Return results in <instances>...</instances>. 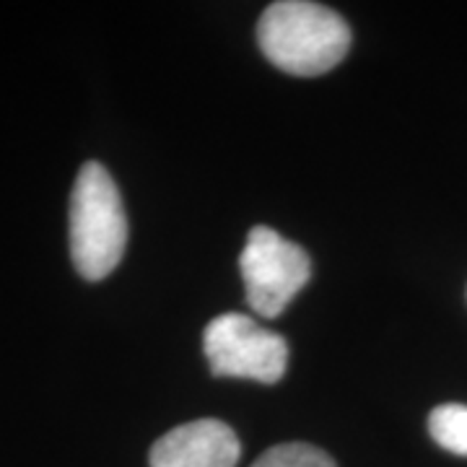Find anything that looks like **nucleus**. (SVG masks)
Listing matches in <instances>:
<instances>
[{
    "instance_id": "nucleus-1",
    "label": "nucleus",
    "mask_w": 467,
    "mask_h": 467,
    "mask_svg": "<svg viewBox=\"0 0 467 467\" xmlns=\"http://www.w3.org/2000/svg\"><path fill=\"white\" fill-rule=\"evenodd\" d=\"M257 45L275 67L291 76H322L350 47L346 18L309 0L267 5L257 24Z\"/></svg>"
},
{
    "instance_id": "nucleus-2",
    "label": "nucleus",
    "mask_w": 467,
    "mask_h": 467,
    "mask_svg": "<svg viewBox=\"0 0 467 467\" xmlns=\"http://www.w3.org/2000/svg\"><path fill=\"white\" fill-rule=\"evenodd\" d=\"M128 247V216L115 180L86 161L70 192V254L86 281L107 278Z\"/></svg>"
},
{
    "instance_id": "nucleus-3",
    "label": "nucleus",
    "mask_w": 467,
    "mask_h": 467,
    "mask_svg": "<svg viewBox=\"0 0 467 467\" xmlns=\"http://www.w3.org/2000/svg\"><path fill=\"white\" fill-rule=\"evenodd\" d=\"M247 304L260 317H278L312 278V260L270 226H254L239 257Z\"/></svg>"
},
{
    "instance_id": "nucleus-4",
    "label": "nucleus",
    "mask_w": 467,
    "mask_h": 467,
    "mask_svg": "<svg viewBox=\"0 0 467 467\" xmlns=\"http://www.w3.org/2000/svg\"><path fill=\"white\" fill-rule=\"evenodd\" d=\"M202 348L213 377L275 384L284 379L288 367V343L284 335L265 330L239 312L211 319L202 333Z\"/></svg>"
},
{
    "instance_id": "nucleus-5",
    "label": "nucleus",
    "mask_w": 467,
    "mask_h": 467,
    "mask_svg": "<svg viewBox=\"0 0 467 467\" xmlns=\"http://www.w3.org/2000/svg\"><path fill=\"white\" fill-rule=\"evenodd\" d=\"M239 439L216 418L190 420L164 434L150 450V467H234Z\"/></svg>"
},
{
    "instance_id": "nucleus-6",
    "label": "nucleus",
    "mask_w": 467,
    "mask_h": 467,
    "mask_svg": "<svg viewBox=\"0 0 467 467\" xmlns=\"http://www.w3.org/2000/svg\"><path fill=\"white\" fill-rule=\"evenodd\" d=\"M429 434L441 450L467 457V405L447 402L431 410Z\"/></svg>"
},
{
    "instance_id": "nucleus-7",
    "label": "nucleus",
    "mask_w": 467,
    "mask_h": 467,
    "mask_svg": "<svg viewBox=\"0 0 467 467\" xmlns=\"http://www.w3.org/2000/svg\"><path fill=\"white\" fill-rule=\"evenodd\" d=\"M252 467H335L333 457L327 451L312 444H278L267 450Z\"/></svg>"
}]
</instances>
